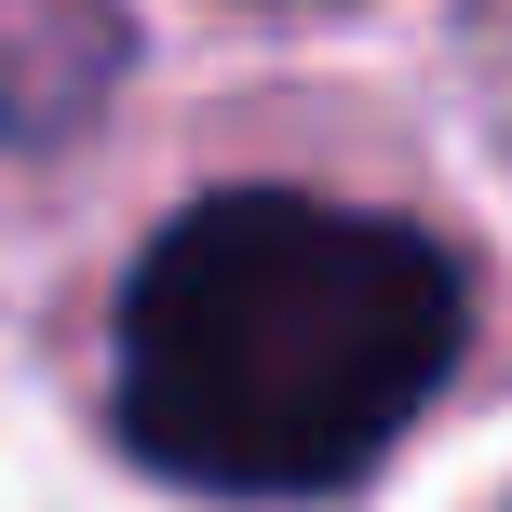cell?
<instances>
[{
	"label": "cell",
	"mask_w": 512,
	"mask_h": 512,
	"mask_svg": "<svg viewBox=\"0 0 512 512\" xmlns=\"http://www.w3.org/2000/svg\"><path fill=\"white\" fill-rule=\"evenodd\" d=\"M459 256L324 189H216L135 256L108 418L216 499H324L459 378Z\"/></svg>",
	"instance_id": "obj_1"
},
{
	"label": "cell",
	"mask_w": 512,
	"mask_h": 512,
	"mask_svg": "<svg viewBox=\"0 0 512 512\" xmlns=\"http://www.w3.org/2000/svg\"><path fill=\"white\" fill-rule=\"evenodd\" d=\"M122 68H135L122 14H41V0H14L0 14V135H68Z\"/></svg>",
	"instance_id": "obj_2"
}]
</instances>
